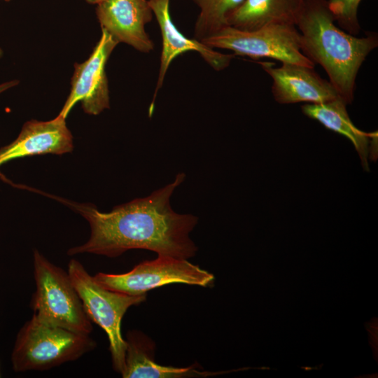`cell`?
<instances>
[{"mask_svg": "<svg viewBox=\"0 0 378 378\" xmlns=\"http://www.w3.org/2000/svg\"><path fill=\"white\" fill-rule=\"evenodd\" d=\"M185 177L179 173L172 183L150 195L114 206L109 212H102L92 204L38 192L68 206L89 223L90 238L69 249V255L87 253L116 258L131 249H146L158 256L188 260L197 251L189 234L198 218L178 214L170 204L171 196Z\"/></svg>", "mask_w": 378, "mask_h": 378, "instance_id": "1", "label": "cell"}, {"mask_svg": "<svg viewBox=\"0 0 378 378\" xmlns=\"http://www.w3.org/2000/svg\"><path fill=\"white\" fill-rule=\"evenodd\" d=\"M296 27L303 55L323 67L340 97L351 104L358 71L378 46L377 34L358 37L342 30L335 24L326 0H304Z\"/></svg>", "mask_w": 378, "mask_h": 378, "instance_id": "2", "label": "cell"}, {"mask_svg": "<svg viewBox=\"0 0 378 378\" xmlns=\"http://www.w3.org/2000/svg\"><path fill=\"white\" fill-rule=\"evenodd\" d=\"M95 347L90 335L46 323L33 315L16 336L11 354L13 369L47 370L77 360Z\"/></svg>", "mask_w": 378, "mask_h": 378, "instance_id": "3", "label": "cell"}, {"mask_svg": "<svg viewBox=\"0 0 378 378\" xmlns=\"http://www.w3.org/2000/svg\"><path fill=\"white\" fill-rule=\"evenodd\" d=\"M36 290L30 305L34 316L46 323L90 335L92 321L67 272L49 261L38 250L34 251Z\"/></svg>", "mask_w": 378, "mask_h": 378, "instance_id": "4", "label": "cell"}, {"mask_svg": "<svg viewBox=\"0 0 378 378\" xmlns=\"http://www.w3.org/2000/svg\"><path fill=\"white\" fill-rule=\"evenodd\" d=\"M67 272L85 314L106 333L113 370L122 374L126 352V342L121 334L122 319L130 307L145 301L146 295H128L105 288L76 259L69 261Z\"/></svg>", "mask_w": 378, "mask_h": 378, "instance_id": "5", "label": "cell"}, {"mask_svg": "<svg viewBox=\"0 0 378 378\" xmlns=\"http://www.w3.org/2000/svg\"><path fill=\"white\" fill-rule=\"evenodd\" d=\"M209 47L231 50L253 59H273L310 68L315 64L301 51L300 33L295 25L271 24L251 31L226 26L201 41Z\"/></svg>", "mask_w": 378, "mask_h": 378, "instance_id": "6", "label": "cell"}, {"mask_svg": "<svg viewBox=\"0 0 378 378\" xmlns=\"http://www.w3.org/2000/svg\"><path fill=\"white\" fill-rule=\"evenodd\" d=\"M93 276L106 289L133 295L174 283L206 287L214 281L213 274L187 259L169 256L143 261L126 273L98 272Z\"/></svg>", "mask_w": 378, "mask_h": 378, "instance_id": "7", "label": "cell"}, {"mask_svg": "<svg viewBox=\"0 0 378 378\" xmlns=\"http://www.w3.org/2000/svg\"><path fill=\"white\" fill-rule=\"evenodd\" d=\"M118 43L105 30L90 57L82 63L74 64L70 92L58 115L66 119L78 102L85 113L98 115L110 108L108 82L106 65Z\"/></svg>", "mask_w": 378, "mask_h": 378, "instance_id": "8", "label": "cell"}, {"mask_svg": "<svg viewBox=\"0 0 378 378\" xmlns=\"http://www.w3.org/2000/svg\"><path fill=\"white\" fill-rule=\"evenodd\" d=\"M148 1L155 16L162 36V51L158 77L153 101L149 108V115H151L157 94L163 85L171 63L177 56L188 51H196L214 70L221 71L230 65L235 55L221 53L194 38H190L183 34L172 20L169 12L170 0Z\"/></svg>", "mask_w": 378, "mask_h": 378, "instance_id": "9", "label": "cell"}, {"mask_svg": "<svg viewBox=\"0 0 378 378\" xmlns=\"http://www.w3.org/2000/svg\"><path fill=\"white\" fill-rule=\"evenodd\" d=\"M101 29L118 43H126L143 53H149L154 43L145 26L153 17L148 0H104L97 4Z\"/></svg>", "mask_w": 378, "mask_h": 378, "instance_id": "10", "label": "cell"}, {"mask_svg": "<svg viewBox=\"0 0 378 378\" xmlns=\"http://www.w3.org/2000/svg\"><path fill=\"white\" fill-rule=\"evenodd\" d=\"M258 63L272 78V92L279 104H320L340 97L330 81L322 78L314 68L291 63H281L280 66L271 62Z\"/></svg>", "mask_w": 378, "mask_h": 378, "instance_id": "11", "label": "cell"}, {"mask_svg": "<svg viewBox=\"0 0 378 378\" xmlns=\"http://www.w3.org/2000/svg\"><path fill=\"white\" fill-rule=\"evenodd\" d=\"M65 118L57 115L48 121L31 120L22 126L18 137L0 148V167L17 158L72 151L73 136Z\"/></svg>", "mask_w": 378, "mask_h": 378, "instance_id": "12", "label": "cell"}, {"mask_svg": "<svg viewBox=\"0 0 378 378\" xmlns=\"http://www.w3.org/2000/svg\"><path fill=\"white\" fill-rule=\"evenodd\" d=\"M124 378H186L204 377L216 374L199 370L193 364L186 368L164 366L155 362L153 341L143 332L130 330L127 333Z\"/></svg>", "mask_w": 378, "mask_h": 378, "instance_id": "13", "label": "cell"}, {"mask_svg": "<svg viewBox=\"0 0 378 378\" xmlns=\"http://www.w3.org/2000/svg\"><path fill=\"white\" fill-rule=\"evenodd\" d=\"M346 105L339 97L324 103H306L301 106V109L306 116L346 137L356 150L363 169L369 171L368 161L377 157L375 145L377 144V132H365L357 128L349 116Z\"/></svg>", "mask_w": 378, "mask_h": 378, "instance_id": "14", "label": "cell"}, {"mask_svg": "<svg viewBox=\"0 0 378 378\" xmlns=\"http://www.w3.org/2000/svg\"><path fill=\"white\" fill-rule=\"evenodd\" d=\"M304 0H244L226 18L227 26L251 31L271 24L295 25Z\"/></svg>", "mask_w": 378, "mask_h": 378, "instance_id": "15", "label": "cell"}, {"mask_svg": "<svg viewBox=\"0 0 378 378\" xmlns=\"http://www.w3.org/2000/svg\"><path fill=\"white\" fill-rule=\"evenodd\" d=\"M190 1L200 8V13L195 23L193 38L201 41L227 26V15L244 0Z\"/></svg>", "mask_w": 378, "mask_h": 378, "instance_id": "16", "label": "cell"}, {"mask_svg": "<svg viewBox=\"0 0 378 378\" xmlns=\"http://www.w3.org/2000/svg\"><path fill=\"white\" fill-rule=\"evenodd\" d=\"M335 22L342 30L354 36L360 31L358 10L361 0H326Z\"/></svg>", "mask_w": 378, "mask_h": 378, "instance_id": "17", "label": "cell"}, {"mask_svg": "<svg viewBox=\"0 0 378 378\" xmlns=\"http://www.w3.org/2000/svg\"><path fill=\"white\" fill-rule=\"evenodd\" d=\"M20 83L18 80H11L0 83V94L5 91L17 86Z\"/></svg>", "mask_w": 378, "mask_h": 378, "instance_id": "18", "label": "cell"}, {"mask_svg": "<svg viewBox=\"0 0 378 378\" xmlns=\"http://www.w3.org/2000/svg\"><path fill=\"white\" fill-rule=\"evenodd\" d=\"M83 1L90 4H98L104 0H83Z\"/></svg>", "mask_w": 378, "mask_h": 378, "instance_id": "19", "label": "cell"}, {"mask_svg": "<svg viewBox=\"0 0 378 378\" xmlns=\"http://www.w3.org/2000/svg\"><path fill=\"white\" fill-rule=\"evenodd\" d=\"M3 55H4V51L2 48L0 47V59L2 58Z\"/></svg>", "mask_w": 378, "mask_h": 378, "instance_id": "20", "label": "cell"}, {"mask_svg": "<svg viewBox=\"0 0 378 378\" xmlns=\"http://www.w3.org/2000/svg\"><path fill=\"white\" fill-rule=\"evenodd\" d=\"M1 1H10V0H1Z\"/></svg>", "mask_w": 378, "mask_h": 378, "instance_id": "21", "label": "cell"}]
</instances>
